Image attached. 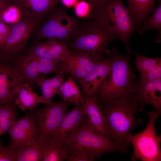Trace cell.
<instances>
[{
	"label": "cell",
	"mask_w": 161,
	"mask_h": 161,
	"mask_svg": "<svg viewBox=\"0 0 161 161\" xmlns=\"http://www.w3.org/2000/svg\"><path fill=\"white\" fill-rule=\"evenodd\" d=\"M105 120L107 136L119 147L121 152L127 153L129 143L128 137L131 130L143 122L136 118L141 112L135 95H129L111 101L100 107Z\"/></svg>",
	"instance_id": "1"
},
{
	"label": "cell",
	"mask_w": 161,
	"mask_h": 161,
	"mask_svg": "<svg viewBox=\"0 0 161 161\" xmlns=\"http://www.w3.org/2000/svg\"><path fill=\"white\" fill-rule=\"evenodd\" d=\"M105 54L110 62L109 74L104 80L95 97L101 107L109 102L132 94L136 75L130 66L131 55L122 56L114 46Z\"/></svg>",
	"instance_id": "2"
},
{
	"label": "cell",
	"mask_w": 161,
	"mask_h": 161,
	"mask_svg": "<svg viewBox=\"0 0 161 161\" xmlns=\"http://www.w3.org/2000/svg\"><path fill=\"white\" fill-rule=\"evenodd\" d=\"M115 40L118 39L105 25L90 18L84 22L80 23L67 43L72 50L84 54L98 61L104 58L107 46Z\"/></svg>",
	"instance_id": "3"
},
{
	"label": "cell",
	"mask_w": 161,
	"mask_h": 161,
	"mask_svg": "<svg viewBox=\"0 0 161 161\" xmlns=\"http://www.w3.org/2000/svg\"><path fill=\"white\" fill-rule=\"evenodd\" d=\"M69 154L93 161L103 154L119 151L120 148L106 135L95 130L86 116L77 130L67 144Z\"/></svg>",
	"instance_id": "4"
},
{
	"label": "cell",
	"mask_w": 161,
	"mask_h": 161,
	"mask_svg": "<svg viewBox=\"0 0 161 161\" xmlns=\"http://www.w3.org/2000/svg\"><path fill=\"white\" fill-rule=\"evenodd\" d=\"M91 18L105 25L123 42L128 54L133 52L130 38L138 29L133 22L123 0H107L95 9Z\"/></svg>",
	"instance_id": "5"
},
{
	"label": "cell",
	"mask_w": 161,
	"mask_h": 161,
	"mask_svg": "<svg viewBox=\"0 0 161 161\" xmlns=\"http://www.w3.org/2000/svg\"><path fill=\"white\" fill-rule=\"evenodd\" d=\"M160 114L154 111L148 112V122L142 131L134 135L131 133L128 137L129 143L132 144L134 152L131 160L134 161H161V150L160 144L161 135H157L155 123Z\"/></svg>",
	"instance_id": "6"
},
{
	"label": "cell",
	"mask_w": 161,
	"mask_h": 161,
	"mask_svg": "<svg viewBox=\"0 0 161 161\" xmlns=\"http://www.w3.org/2000/svg\"><path fill=\"white\" fill-rule=\"evenodd\" d=\"M48 14L46 22L38 29L37 38L54 39L66 44L80 23L63 8L54 7Z\"/></svg>",
	"instance_id": "7"
},
{
	"label": "cell",
	"mask_w": 161,
	"mask_h": 161,
	"mask_svg": "<svg viewBox=\"0 0 161 161\" xmlns=\"http://www.w3.org/2000/svg\"><path fill=\"white\" fill-rule=\"evenodd\" d=\"M38 22L30 17L21 15L18 21L10 27L4 44L0 49V60L8 61L13 57L24 51Z\"/></svg>",
	"instance_id": "8"
},
{
	"label": "cell",
	"mask_w": 161,
	"mask_h": 161,
	"mask_svg": "<svg viewBox=\"0 0 161 161\" xmlns=\"http://www.w3.org/2000/svg\"><path fill=\"white\" fill-rule=\"evenodd\" d=\"M72 103L62 100L46 105L42 108L35 107L31 110L40 131L39 140L44 141L50 137L59 126Z\"/></svg>",
	"instance_id": "9"
},
{
	"label": "cell",
	"mask_w": 161,
	"mask_h": 161,
	"mask_svg": "<svg viewBox=\"0 0 161 161\" xmlns=\"http://www.w3.org/2000/svg\"><path fill=\"white\" fill-rule=\"evenodd\" d=\"M7 131L10 137L9 145L16 150L35 142L40 134L35 117L28 113L14 120Z\"/></svg>",
	"instance_id": "10"
},
{
	"label": "cell",
	"mask_w": 161,
	"mask_h": 161,
	"mask_svg": "<svg viewBox=\"0 0 161 161\" xmlns=\"http://www.w3.org/2000/svg\"><path fill=\"white\" fill-rule=\"evenodd\" d=\"M24 82L23 76L9 61L0 60V106L12 103L20 85Z\"/></svg>",
	"instance_id": "11"
},
{
	"label": "cell",
	"mask_w": 161,
	"mask_h": 161,
	"mask_svg": "<svg viewBox=\"0 0 161 161\" xmlns=\"http://www.w3.org/2000/svg\"><path fill=\"white\" fill-rule=\"evenodd\" d=\"M139 105L140 112L145 105L152 106L155 112L161 113V79L152 80H145L140 76L135 81L132 89Z\"/></svg>",
	"instance_id": "12"
},
{
	"label": "cell",
	"mask_w": 161,
	"mask_h": 161,
	"mask_svg": "<svg viewBox=\"0 0 161 161\" xmlns=\"http://www.w3.org/2000/svg\"><path fill=\"white\" fill-rule=\"evenodd\" d=\"M110 69L109 59L104 58L97 61L90 72L77 81L80 87L84 99L89 97L95 98L102 84L108 76Z\"/></svg>",
	"instance_id": "13"
},
{
	"label": "cell",
	"mask_w": 161,
	"mask_h": 161,
	"mask_svg": "<svg viewBox=\"0 0 161 161\" xmlns=\"http://www.w3.org/2000/svg\"><path fill=\"white\" fill-rule=\"evenodd\" d=\"M97 62L84 54L72 50L67 58L59 62L58 72L68 75L78 81L90 72Z\"/></svg>",
	"instance_id": "14"
},
{
	"label": "cell",
	"mask_w": 161,
	"mask_h": 161,
	"mask_svg": "<svg viewBox=\"0 0 161 161\" xmlns=\"http://www.w3.org/2000/svg\"><path fill=\"white\" fill-rule=\"evenodd\" d=\"M83 104L82 103L74 104V108L66 114L50 137L67 145L69 137L78 129L85 116Z\"/></svg>",
	"instance_id": "15"
},
{
	"label": "cell",
	"mask_w": 161,
	"mask_h": 161,
	"mask_svg": "<svg viewBox=\"0 0 161 161\" xmlns=\"http://www.w3.org/2000/svg\"><path fill=\"white\" fill-rule=\"evenodd\" d=\"M60 0H11L10 5L16 7L21 15L38 21L47 16Z\"/></svg>",
	"instance_id": "16"
},
{
	"label": "cell",
	"mask_w": 161,
	"mask_h": 161,
	"mask_svg": "<svg viewBox=\"0 0 161 161\" xmlns=\"http://www.w3.org/2000/svg\"><path fill=\"white\" fill-rule=\"evenodd\" d=\"M8 61L23 76L25 82L32 88L38 86L41 77L36 58L27 54H21L13 57Z\"/></svg>",
	"instance_id": "17"
},
{
	"label": "cell",
	"mask_w": 161,
	"mask_h": 161,
	"mask_svg": "<svg viewBox=\"0 0 161 161\" xmlns=\"http://www.w3.org/2000/svg\"><path fill=\"white\" fill-rule=\"evenodd\" d=\"M128 13L135 26L139 29L145 19L156 9V0H127Z\"/></svg>",
	"instance_id": "18"
},
{
	"label": "cell",
	"mask_w": 161,
	"mask_h": 161,
	"mask_svg": "<svg viewBox=\"0 0 161 161\" xmlns=\"http://www.w3.org/2000/svg\"><path fill=\"white\" fill-rule=\"evenodd\" d=\"M14 102L22 110L25 111L33 109L39 103H44V101L42 95L38 96L30 85L24 82L18 88Z\"/></svg>",
	"instance_id": "19"
},
{
	"label": "cell",
	"mask_w": 161,
	"mask_h": 161,
	"mask_svg": "<svg viewBox=\"0 0 161 161\" xmlns=\"http://www.w3.org/2000/svg\"><path fill=\"white\" fill-rule=\"evenodd\" d=\"M83 105L85 116L90 124L96 130L107 135L104 115L96 98L86 97L84 99Z\"/></svg>",
	"instance_id": "20"
},
{
	"label": "cell",
	"mask_w": 161,
	"mask_h": 161,
	"mask_svg": "<svg viewBox=\"0 0 161 161\" xmlns=\"http://www.w3.org/2000/svg\"><path fill=\"white\" fill-rule=\"evenodd\" d=\"M69 154L68 146L49 137L44 143L42 161H62Z\"/></svg>",
	"instance_id": "21"
},
{
	"label": "cell",
	"mask_w": 161,
	"mask_h": 161,
	"mask_svg": "<svg viewBox=\"0 0 161 161\" xmlns=\"http://www.w3.org/2000/svg\"><path fill=\"white\" fill-rule=\"evenodd\" d=\"M44 143L37 140L17 149V161H42Z\"/></svg>",
	"instance_id": "22"
},
{
	"label": "cell",
	"mask_w": 161,
	"mask_h": 161,
	"mask_svg": "<svg viewBox=\"0 0 161 161\" xmlns=\"http://www.w3.org/2000/svg\"><path fill=\"white\" fill-rule=\"evenodd\" d=\"M62 100L74 104L84 103V99L74 79L69 76L64 81L58 92Z\"/></svg>",
	"instance_id": "23"
},
{
	"label": "cell",
	"mask_w": 161,
	"mask_h": 161,
	"mask_svg": "<svg viewBox=\"0 0 161 161\" xmlns=\"http://www.w3.org/2000/svg\"><path fill=\"white\" fill-rule=\"evenodd\" d=\"M154 29L158 32V35L155 41L156 43L161 41V1L159 0V5L151 15L146 18L144 20L141 27L138 32L142 35L147 30Z\"/></svg>",
	"instance_id": "24"
},
{
	"label": "cell",
	"mask_w": 161,
	"mask_h": 161,
	"mask_svg": "<svg viewBox=\"0 0 161 161\" xmlns=\"http://www.w3.org/2000/svg\"><path fill=\"white\" fill-rule=\"evenodd\" d=\"M16 106L14 102L10 104L0 106V128L1 136L8 131L13 122L18 117Z\"/></svg>",
	"instance_id": "25"
},
{
	"label": "cell",
	"mask_w": 161,
	"mask_h": 161,
	"mask_svg": "<svg viewBox=\"0 0 161 161\" xmlns=\"http://www.w3.org/2000/svg\"><path fill=\"white\" fill-rule=\"evenodd\" d=\"M27 54L36 58H46L57 62L62 61L61 58L53 52L44 42L35 43L27 49Z\"/></svg>",
	"instance_id": "26"
},
{
	"label": "cell",
	"mask_w": 161,
	"mask_h": 161,
	"mask_svg": "<svg viewBox=\"0 0 161 161\" xmlns=\"http://www.w3.org/2000/svg\"><path fill=\"white\" fill-rule=\"evenodd\" d=\"M134 63L140 74L144 75L152 70L158 64H161V58H152L143 56L139 53L136 54Z\"/></svg>",
	"instance_id": "27"
},
{
	"label": "cell",
	"mask_w": 161,
	"mask_h": 161,
	"mask_svg": "<svg viewBox=\"0 0 161 161\" xmlns=\"http://www.w3.org/2000/svg\"><path fill=\"white\" fill-rule=\"evenodd\" d=\"M44 43L53 52L59 56L62 61L66 58L71 53V50L69 49L66 44L65 43L55 39L48 38Z\"/></svg>",
	"instance_id": "28"
},
{
	"label": "cell",
	"mask_w": 161,
	"mask_h": 161,
	"mask_svg": "<svg viewBox=\"0 0 161 161\" xmlns=\"http://www.w3.org/2000/svg\"><path fill=\"white\" fill-rule=\"evenodd\" d=\"M38 86L41 89L44 103L46 105L50 104L52 102V98L58 93L52 86L51 78H40L38 82Z\"/></svg>",
	"instance_id": "29"
},
{
	"label": "cell",
	"mask_w": 161,
	"mask_h": 161,
	"mask_svg": "<svg viewBox=\"0 0 161 161\" xmlns=\"http://www.w3.org/2000/svg\"><path fill=\"white\" fill-rule=\"evenodd\" d=\"M36 58L38 62L41 78H45L46 76L50 74L58 72L59 62L46 58Z\"/></svg>",
	"instance_id": "30"
},
{
	"label": "cell",
	"mask_w": 161,
	"mask_h": 161,
	"mask_svg": "<svg viewBox=\"0 0 161 161\" xmlns=\"http://www.w3.org/2000/svg\"><path fill=\"white\" fill-rule=\"evenodd\" d=\"M19 9L15 6L10 5L7 6L2 11V20L6 23H16L21 16Z\"/></svg>",
	"instance_id": "31"
},
{
	"label": "cell",
	"mask_w": 161,
	"mask_h": 161,
	"mask_svg": "<svg viewBox=\"0 0 161 161\" xmlns=\"http://www.w3.org/2000/svg\"><path fill=\"white\" fill-rule=\"evenodd\" d=\"M74 6L75 13L78 17L81 18L91 17L93 9L89 2L84 0L78 1Z\"/></svg>",
	"instance_id": "32"
},
{
	"label": "cell",
	"mask_w": 161,
	"mask_h": 161,
	"mask_svg": "<svg viewBox=\"0 0 161 161\" xmlns=\"http://www.w3.org/2000/svg\"><path fill=\"white\" fill-rule=\"evenodd\" d=\"M16 150L9 145H3L0 142V161H17Z\"/></svg>",
	"instance_id": "33"
},
{
	"label": "cell",
	"mask_w": 161,
	"mask_h": 161,
	"mask_svg": "<svg viewBox=\"0 0 161 161\" xmlns=\"http://www.w3.org/2000/svg\"><path fill=\"white\" fill-rule=\"evenodd\" d=\"M140 76L144 79L148 80L161 79V64L157 65L146 74L142 75L140 74Z\"/></svg>",
	"instance_id": "34"
},
{
	"label": "cell",
	"mask_w": 161,
	"mask_h": 161,
	"mask_svg": "<svg viewBox=\"0 0 161 161\" xmlns=\"http://www.w3.org/2000/svg\"><path fill=\"white\" fill-rule=\"evenodd\" d=\"M64 75L60 72L56 73L55 76L51 78V84L54 89L58 92L64 81Z\"/></svg>",
	"instance_id": "35"
},
{
	"label": "cell",
	"mask_w": 161,
	"mask_h": 161,
	"mask_svg": "<svg viewBox=\"0 0 161 161\" xmlns=\"http://www.w3.org/2000/svg\"><path fill=\"white\" fill-rule=\"evenodd\" d=\"M10 30V27L6 25L3 21L0 22V33L7 38Z\"/></svg>",
	"instance_id": "36"
},
{
	"label": "cell",
	"mask_w": 161,
	"mask_h": 161,
	"mask_svg": "<svg viewBox=\"0 0 161 161\" xmlns=\"http://www.w3.org/2000/svg\"><path fill=\"white\" fill-rule=\"evenodd\" d=\"M107 0H89V2L92 6L93 11L96 8L103 4Z\"/></svg>",
	"instance_id": "37"
},
{
	"label": "cell",
	"mask_w": 161,
	"mask_h": 161,
	"mask_svg": "<svg viewBox=\"0 0 161 161\" xmlns=\"http://www.w3.org/2000/svg\"><path fill=\"white\" fill-rule=\"evenodd\" d=\"M63 4L68 7L74 6L77 2L78 0H61Z\"/></svg>",
	"instance_id": "38"
},
{
	"label": "cell",
	"mask_w": 161,
	"mask_h": 161,
	"mask_svg": "<svg viewBox=\"0 0 161 161\" xmlns=\"http://www.w3.org/2000/svg\"><path fill=\"white\" fill-rule=\"evenodd\" d=\"M6 39V38L0 33V49L4 44Z\"/></svg>",
	"instance_id": "39"
},
{
	"label": "cell",
	"mask_w": 161,
	"mask_h": 161,
	"mask_svg": "<svg viewBox=\"0 0 161 161\" xmlns=\"http://www.w3.org/2000/svg\"><path fill=\"white\" fill-rule=\"evenodd\" d=\"M7 6L0 1V12L2 11Z\"/></svg>",
	"instance_id": "40"
},
{
	"label": "cell",
	"mask_w": 161,
	"mask_h": 161,
	"mask_svg": "<svg viewBox=\"0 0 161 161\" xmlns=\"http://www.w3.org/2000/svg\"><path fill=\"white\" fill-rule=\"evenodd\" d=\"M7 6L10 5L11 0H0Z\"/></svg>",
	"instance_id": "41"
},
{
	"label": "cell",
	"mask_w": 161,
	"mask_h": 161,
	"mask_svg": "<svg viewBox=\"0 0 161 161\" xmlns=\"http://www.w3.org/2000/svg\"><path fill=\"white\" fill-rule=\"evenodd\" d=\"M2 11L0 12V22L3 21L2 20Z\"/></svg>",
	"instance_id": "42"
},
{
	"label": "cell",
	"mask_w": 161,
	"mask_h": 161,
	"mask_svg": "<svg viewBox=\"0 0 161 161\" xmlns=\"http://www.w3.org/2000/svg\"><path fill=\"white\" fill-rule=\"evenodd\" d=\"M1 134H0V137H1Z\"/></svg>",
	"instance_id": "43"
}]
</instances>
